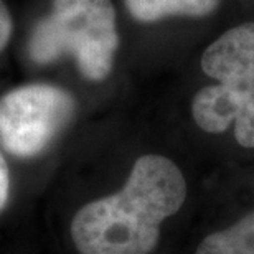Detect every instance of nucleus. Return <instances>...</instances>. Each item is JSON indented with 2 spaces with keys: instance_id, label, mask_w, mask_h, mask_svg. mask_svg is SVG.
Here are the masks:
<instances>
[{
  "instance_id": "nucleus-5",
  "label": "nucleus",
  "mask_w": 254,
  "mask_h": 254,
  "mask_svg": "<svg viewBox=\"0 0 254 254\" xmlns=\"http://www.w3.org/2000/svg\"><path fill=\"white\" fill-rule=\"evenodd\" d=\"M137 22L152 23L172 17L201 18L211 15L221 0H124Z\"/></svg>"
},
{
  "instance_id": "nucleus-1",
  "label": "nucleus",
  "mask_w": 254,
  "mask_h": 254,
  "mask_svg": "<svg viewBox=\"0 0 254 254\" xmlns=\"http://www.w3.org/2000/svg\"><path fill=\"white\" fill-rule=\"evenodd\" d=\"M187 198V182L162 155L135 160L123 190L84 205L71 221V238L81 254H149L160 225Z\"/></svg>"
},
{
  "instance_id": "nucleus-7",
  "label": "nucleus",
  "mask_w": 254,
  "mask_h": 254,
  "mask_svg": "<svg viewBox=\"0 0 254 254\" xmlns=\"http://www.w3.org/2000/svg\"><path fill=\"white\" fill-rule=\"evenodd\" d=\"M12 17H10L5 3L0 0V53L7 47L10 37H12Z\"/></svg>"
},
{
  "instance_id": "nucleus-4",
  "label": "nucleus",
  "mask_w": 254,
  "mask_h": 254,
  "mask_svg": "<svg viewBox=\"0 0 254 254\" xmlns=\"http://www.w3.org/2000/svg\"><path fill=\"white\" fill-rule=\"evenodd\" d=\"M74 109V98L60 86L15 88L0 98V142L15 157H37L66 129Z\"/></svg>"
},
{
  "instance_id": "nucleus-3",
  "label": "nucleus",
  "mask_w": 254,
  "mask_h": 254,
  "mask_svg": "<svg viewBox=\"0 0 254 254\" xmlns=\"http://www.w3.org/2000/svg\"><path fill=\"white\" fill-rule=\"evenodd\" d=\"M119 48L116 10L111 0H53L52 12L35 27L28 43L38 64L73 57L89 81L111 74Z\"/></svg>"
},
{
  "instance_id": "nucleus-2",
  "label": "nucleus",
  "mask_w": 254,
  "mask_h": 254,
  "mask_svg": "<svg viewBox=\"0 0 254 254\" xmlns=\"http://www.w3.org/2000/svg\"><path fill=\"white\" fill-rule=\"evenodd\" d=\"M200 64L216 84L201 88L191 101L196 126L210 134L235 126L238 144L254 149V22L218 37L203 52Z\"/></svg>"
},
{
  "instance_id": "nucleus-6",
  "label": "nucleus",
  "mask_w": 254,
  "mask_h": 254,
  "mask_svg": "<svg viewBox=\"0 0 254 254\" xmlns=\"http://www.w3.org/2000/svg\"><path fill=\"white\" fill-rule=\"evenodd\" d=\"M195 254H254V211L226 230L206 236Z\"/></svg>"
},
{
  "instance_id": "nucleus-8",
  "label": "nucleus",
  "mask_w": 254,
  "mask_h": 254,
  "mask_svg": "<svg viewBox=\"0 0 254 254\" xmlns=\"http://www.w3.org/2000/svg\"><path fill=\"white\" fill-rule=\"evenodd\" d=\"M10 195V175H8V167L5 164L2 154H0V211L3 210L5 205L8 201Z\"/></svg>"
}]
</instances>
